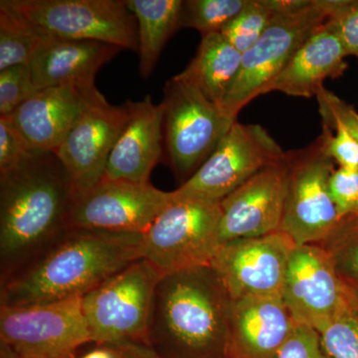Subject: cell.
Returning <instances> with one entry per match:
<instances>
[{
  "instance_id": "obj_27",
  "label": "cell",
  "mask_w": 358,
  "mask_h": 358,
  "mask_svg": "<svg viewBox=\"0 0 358 358\" xmlns=\"http://www.w3.org/2000/svg\"><path fill=\"white\" fill-rule=\"evenodd\" d=\"M275 14L277 11L271 0H249L247 6L224 28L221 34L243 54L261 38Z\"/></svg>"
},
{
  "instance_id": "obj_17",
  "label": "cell",
  "mask_w": 358,
  "mask_h": 358,
  "mask_svg": "<svg viewBox=\"0 0 358 358\" xmlns=\"http://www.w3.org/2000/svg\"><path fill=\"white\" fill-rule=\"evenodd\" d=\"M294 326L282 296L233 300L227 358H275Z\"/></svg>"
},
{
  "instance_id": "obj_35",
  "label": "cell",
  "mask_w": 358,
  "mask_h": 358,
  "mask_svg": "<svg viewBox=\"0 0 358 358\" xmlns=\"http://www.w3.org/2000/svg\"><path fill=\"white\" fill-rule=\"evenodd\" d=\"M317 103L322 117V124L338 122L343 124L358 141V117L357 113L343 102L333 92L322 88L317 93Z\"/></svg>"
},
{
  "instance_id": "obj_15",
  "label": "cell",
  "mask_w": 358,
  "mask_h": 358,
  "mask_svg": "<svg viewBox=\"0 0 358 358\" xmlns=\"http://www.w3.org/2000/svg\"><path fill=\"white\" fill-rule=\"evenodd\" d=\"M129 119L127 103L110 105L98 89L55 155L72 181L74 193L87 192L105 176L110 155Z\"/></svg>"
},
{
  "instance_id": "obj_16",
  "label": "cell",
  "mask_w": 358,
  "mask_h": 358,
  "mask_svg": "<svg viewBox=\"0 0 358 358\" xmlns=\"http://www.w3.org/2000/svg\"><path fill=\"white\" fill-rule=\"evenodd\" d=\"M289 178L288 154L252 176L220 202L221 244L281 231Z\"/></svg>"
},
{
  "instance_id": "obj_40",
  "label": "cell",
  "mask_w": 358,
  "mask_h": 358,
  "mask_svg": "<svg viewBox=\"0 0 358 358\" xmlns=\"http://www.w3.org/2000/svg\"><path fill=\"white\" fill-rule=\"evenodd\" d=\"M357 117H358V114H357Z\"/></svg>"
},
{
  "instance_id": "obj_25",
  "label": "cell",
  "mask_w": 358,
  "mask_h": 358,
  "mask_svg": "<svg viewBox=\"0 0 358 358\" xmlns=\"http://www.w3.org/2000/svg\"><path fill=\"white\" fill-rule=\"evenodd\" d=\"M317 245L327 252L341 279L358 293V212L339 219Z\"/></svg>"
},
{
  "instance_id": "obj_23",
  "label": "cell",
  "mask_w": 358,
  "mask_h": 358,
  "mask_svg": "<svg viewBox=\"0 0 358 358\" xmlns=\"http://www.w3.org/2000/svg\"><path fill=\"white\" fill-rule=\"evenodd\" d=\"M181 0H126L138 24V71L143 78L154 72L160 54L180 25Z\"/></svg>"
},
{
  "instance_id": "obj_3",
  "label": "cell",
  "mask_w": 358,
  "mask_h": 358,
  "mask_svg": "<svg viewBox=\"0 0 358 358\" xmlns=\"http://www.w3.org/2000/svg\"><path fill=\"white\" fill-rule=\"evenodd\" d=\"M232 298L210 266L162 275L148 346L162 358H227Z\"/></svg>"
},
{
  "instance_id": "obj_22",
  "label": "cell",
  "mask_w": 358,
  "mask_h": 358,
  "mask_svg": "<svg viewBox=\"0 0 358 358\" xmlns=\"http://www.w3.org/2000/svg\"><path fill=\"white\" fill-rule=\"evenodd\" d=\"M242 56L221 33H212L202 37L194 57L179 75L221 108L239 73Z\"/></svg>"
},
{
  "instance_id": "obj_24",
  "label": "cell",
  "mask_w": 358,
  "mask_h": 358,
  "mask_svg": "<svg viewBox=\"0 0 358 358\" xmlns=\"http://www.w3.org/2000/svg\"><path fill=\"white\" fill-rule=\"evenodd\" d=\"M46 38L38 27L0 1V71L29 65Z\"/></svg>"
},
{
  "instance_id": "obj_1",
  "label": "cell",
  "mask_w": 358,
  "mask_h": 358,
  "mask_svg": "<svg viewBox=\"0 0 358 358\" xmlns=\"http://www.w3.org/2000/svg\"><path fill=\"white\" fill-rule=\"evenodd\" d=\"M143 234L67 229L0 282V306L24 307L84 296L143 258Z\"/></svg>"
},
{
  "instance_id": "obj_29",
  "label": "cell",
  "mask_w": 358,
  "mask_h": 358,
  "mask_svg": "<svg viewBox=\"0 0 358 358\" xmlns=\"http://www.w3.org/2000/svg\"><path fill=\"white\" fill-rule=\"evenodd\" d=\"M37 91L29 65L0 71V117L13 114Z\"/></svg>"
},
{
  "instance_id": "obj_18",
  "label": "cell",
  "mask_w": 358,
  "mask_h": 358,
  "mask_svg": "<svg viewBox=\"0 0 358 358\" xmlns=\"http://www.w3.org/2000/svg\"><path fill=\"white\" fill-rule=\"evenodd\" d=\"M126 103L128 122L110 155L105 178L148 183L162 155L164 106L152 102L150 95Z\"/></svg>"
},
{
  "instance_id": "obj_12",
  "label": "cell",
  "mask_w": 358,
  "mask_h": 358,
  "mask_svg": "<svg viewBox=\"0 0 358 358\" xmlns=\"http://www.w3.org/2000/svg\"><path fill=\"white\" fill-rule=\"evenodd\" d=\"M171 192L148 183L103 176L87 192L74 193L68 214V229L145 234Z\"/></svg>"
},
{
  "instance_id": "obj_21",
  "label": "cell",
  "mask_w": 358,
  "mask_h": 358,
  "mask_svg": "<svg viewBox=\"0 0 358 358\" xmlns=\"http://www.w3.org/2000/svg\"><path fill=\"white\" fill-rule=\"evenodd\" d=\"M345 47L324 23L308 37L263 94L281 92L293 96H317L327 79L341 77L348 69Z\"/></svg>"
},
{
  "instance_id": "obj_10",
  "label": "cell",
  "mask_w": 358,
  "mask_h": 358,
  "mask_svg": "<svg viewBox=\"0 0 358 358\" xmlns=\"http://www.w3.org/2000/svg\"><path fill=\"white\" fill-rule=\"evenodd\" d=\"M285 155L260 124L236 121L196 173L174 190V195L220 203L252 176Z\"/></svg>"
},
{
  "instance_id": "obj_8",
  "label": "cell",
  "mask_w": 358,
  "mask_h": 358,
  "mask_svg": "<svg viewBox=\"0 0 358 358\" xmlns=\"http://www.w3.org/2000/svg\"><path fill=\"white\" fill-rule=\"evenodd\" d=\"M45 35L138 51V24L126 0H3Z\"/></svg>"
},
{
  "instance_id": "obj_39",
  "label": "cell",
  "mask_w": 358,
  "mask_h": 358,
  "mask_svg": "<svg viewBox=\"0 0 358 358\" xmlns=\"http://www.w3.org/2000/svg\"><path fill=\"white\" fill-rule=\"evenodd\" d=\"M20 358H37V357H20ZM66 358H76V357H75V355H74V357H66Z\"/></svg>"
},
{
  "instance_id": "obj_4",
  "label": "cell",
  "mask_w": 358,
  "mask_h": 358,
  "mask_svg": "<svg viewBox=\"0 0 358 358\" xmlns=\"http://www.w3.org/2000/svg\"><path fill=\"white\" fill-rule=\"evenodd\" d=\"M336 0H310L296 10L277 13L261 38L242 56L236 79L221 110L232 121L245 106L263 95L301 45L331 17Z\"/></svg>"
},
{
  "instance_id": "obj_37",
  "label": "cell",
  "mask_w": 358,
  "mask_h": 358,
  "mask_svg": "<svg viewBox=\"0 0 358 358\" xmlns=\"http://www.w3.org/2000/svg\"><path fill=\"white\" fill-rule=\"evenodd\" d=\"M81 358H115L113 352L106 346H99L96 350H92Z\"/></svg>"
},
{
  "instance_id": "obj_20",
  "label": "cell",
  "mask_w": 358,
  "mask_h": 358,
  "mask_svg": "<svg viewBox=\"0 0 358 358\" xmlns=\"http://www.w3.org/2000/svg\"><path fill=\"white\" fill-rule=\"evenodd\" d=\"M122 50L103 42L48 37L29 67L37 90L71 86L87 91L96 88V73Z\"/></svg>"
},
{
  "instance_id": "obj_2",
  "label": "cell",
  "mask_w": 358,
  "mask_h": 358,
  "mask_svg": "<svg viewBox=\"0 0 358 358\" xmlns=\"http://www.w3.org/2000/svg\"><path fill=\"white\" fill-rule=\"evenodd\" d=\"M73 195L69 174L54 152H33L0 173V282L68 229Z\"/></svg>"
},
{
  "instance_id": "obj_9",
  "label": "cell",
  "mask_w": 358,
  "mask_h": 358,
  "mask_svg": "<svg viewBox=\"0 0 358 358\" xmlns=\"http://www.w3.org/2000/svg\"><path fill=\"white\" fill-rule=\"evenodd\" d=\"M289 178L281 231L296 246L324 241L338 221L329 192L334 159L320 136L303 150L287 152Z\"/></svg>"
},
{
  "instance_id": "obj_14",
  "label": "cell",
  "mask_w": 358,
  "mask_h": 358,
  "mask_svg": "<svg viewBox=\"0 0 358 358\" xmlns=\"http://www.w3.org/2000/svg\"><path fill=\"white\" fill-rule=\"evenodd\" d=\"M296 247L282 231L232 240L219 246L210 267L232 300L282 296L289 256Z\"/></svg>"
},
{
  "instance_id": "obj_5",
  "label": "cell",
  "mask_w": 358,
  "mask_h": 358,
  "mask_svg": "<svg viewBox=\"0 0 358 358\" xmlns=\"http://www.w3.org/2000/svg\"><path fill=\"white\" fill-rule=\"evenodd\" d=\"M220 203L192 197L171 199L143 235L141 253L162 275L209 266L221 245Z\"/></svg>"
},
{
  "instance_id": "obj_19",
  "label": "cell",
  "mask_w": 358,
  "mask_h": 358,
  "mask_svg": "<svg viewBox=\"0 0 358 358\" xmlns=\"http://www.w3.org/2000/svg\"><path fill=\"white\" fill-rule=\"evenodd\" d=\"M96 89L61 86L38 90L6 117L30 150L55 154L81 114L87 96Z\"/></svg>"
},
{
  "instance_id": "obj_34",
  "label": "cell",
  "mask_w": 358,
  "mask_h": 358,
  "mask_svg": "<svg viewBox=\"0 0 358 358\" xmlns=\"http://www.w3.org/2000/svg\"><path fill=\"white\" fill-rule=\"evenodd\" d=\"M33 150L8 117H0V173L20 166Z\"/></svg>"
},
{
  "instance_id": "obj_6",
  "label": "cell",
  "mask_w": 358,
  "mask_h": 358,
  "mask_svg": "<svg viewBox=\"0 0 358 358\" xmlns=\"http://www.w3.org/2000/svg\"><path fill=\"white\" fill-rule=\"evenodd\" d=\"M162 274L141 258L83 296L92 343L99 346L148 345L155 289Z\"/></svg>"
},
{
  "instance_id": "obj_33",
  "label": "cell",
  "mask_w": 358,
  "mask_h": 358,
  "mask_svg": "<svg viewBox=\"0 0 358 358\" xmlns=\"http://www.w3.org/2000/svg\"><path fill=\"white\" fill-rule=\"evenodd\" d=\"M275 358H331L322 345L320 334L313 327L296 324Z\"/></svg>"
},
{
  "instance_id": "obj_11",
  "label": "cell",
  "mask_w": 358,
  "mask_h": 358,
  "mask_svg": "<svg viewBox=\"0 0 358 358\" xmlns=\"http://www.w3.org/2000/svg\"><path fill=\"white\" fill-rule=\"evenodd\" d=\"M0 341L22 357H74L92 343L83 296L24 307L0 306Z\"/></svg>"
},
{
  "instance_id": "obj_7",
  "label": "cell",
  "mask_w": 358,
  "mask_h": 358,
  "mask_svg": "<svg viewBox=\"0 0 358 358\" xmlns=\"http://www.w3.org/2000/svg\"><path fill=\"white\" fill-rule=\"evenodd\" d=\"M162 103L167 159L182 185L210 157L236 121L179 74L166 82Z\"/></svg>"
},
{
  "instance_id": "obj_38",
  "label": "cell",
  "mask_w": 358,
  "mask_h": 358,
  "mask_svg": "<svg viewBox=\"0 0 358 358\" xmlns=\"http://www.w3.org/2000/svg\"><path fill=\"white\" fill-rule=\"evenodd\" d=\"M0 358H20V355L10 345L0 341Z\"/></svg>"
},
{
  "instance_id": "obj_13",
  "label": "cell",
  "mask_w": 358,
  "mask_h": 358,
  "mask_svg": "<svg viewBox=\"0 0 358 358\" xmlns=\"http://www.w3.org/2000/svg\"><path fill=\"white\" fill-rule=\"evenodd\" d=\"M282 301L296 324L319 333L357 300L358 294L339 277L317 244L294 247L287 268Z\"/></svg>"
},
{
  "instance_id": "obj_41",
  "label": "cell",
  "mask_w": 358,
  "mask_h": 358,
  "mask_svg": "<svg viewBox=\"0 0 358 358\" xmlns=\"http://www.w3.org/2000/svg\"><path fill=\"white\" fill-rule=\"evenodd\" d=\"M357 294H358V293H357Z\"/></svg>"
},
{
  "instance_id": "obj_30",
  "label": "cell",
  "mask_w": 358,
  "mask_h": 358,
  "mask_svg": "<svg viewBox=\"0 0 358 358\" xmlns=\"http://www.w3.org/2000/svg\"><path fill=\"white\" fill-rule=\"evenodd\" d=\"M326 24L338 35L348 56L358 58V0H336Z\"/></svg>"
},
{
  "instance_id": "obj_26",
  "label": "cell",
  "mask_w": 358,
  "mask_h": 358,
  "mask_svg": "<svg viewBox=\"0 0 358 358\" xmlns=\"http://www.w3.org/2000/svg\"><path fill=\"white\" fill-rule=\"evenodd\" d=\"M248 2L249 0H186L181 8V28L197 30L202 37L221 33Z\"/></svg>"
},
{
  "instance_id": "obj_28",
  "label": "cell",
  "mask_w": 358,
  "mask_h": 358,
  "mask_svg": "<svg viewBox=\"0 0 358 358\" xmlns=\"http://www.w3.org/2000/svg\"><path fill=\"white\" fill-rule=\"evenodd\" d=\"M319 334L331 358H358V298Z\"/></svg>"
},
{
  "instance_id": "obj_31",
  "label": "cell",
  "mask_w": 358,
  "mask_h": 358,
  "mask_svg": "<svg viewBox=\"0 0 358 358\" xmlns=\"http://www.w3.org/2000/svg\"><path fill=\"white\" fill-rule=\"evenodd\" d=\"M322 136L327 154L341 167L358 169V141L338 122L322 124Z\"/></svg>"
},
{
  "instance_id": "obj_36",
  "label": "cell",
  "mask_w": 358,
  "mask_h": 358,
  "mask_svg": "<svg viewBox=\"0 0 358 358\" xmlns=\"http://www.w3.org/2000/svg\"><path fill=\"white\" fill-rule=\"evenodd\" d=\"M115 358H162L148 345L138 343H120L106 346Z\"/></svg>"
},
{
  "instance_id": "obj_32",
  "label": "cell",
  "mask_w": 358,
  "mask_h": 358,
  "mask_svg": "<svg viewBox=\"0 0 358 358\" xmlns=\"http://www.w3.org/2000/svg\"><path fill=\"white\" fill-rule=\"evenodd\" d=\"M329 192L338 210V220L358 212V169L339 167L329 179Z\"/></svg>"
}]
</instances>
